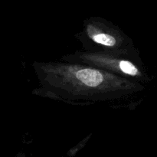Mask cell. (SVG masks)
I'll return each instance as SVG.
<instances>
[{"instance_id":"obj_2","label":"cell","mask_w":157,"mask_h":157,"mask_svg":"<svg viewBox=\"0 0 157 157\" xmlns=\"http://www.w3.org/2000/svg\"><path fill=\"white\" fill-rule=\"evenodd\" d=\"M79 40L88 52L128 53L124 34L104 19L90 18L85 21Z\"/></svg>"},{"instance_id":"obj_1","label":"cell","mask_w":157,"mask_h":157,"mask_svg":"<svg viewBox=\"0 0 157 157\" xmlns=\"http://www.w3.org/2000/svg\"><path fill=\"white\" fill-rule=\"evenodd\" d=\"M34 68L43 91L73 103L121 99L139 86L132 81L77 63H35Z\"/></svg>"},{"instance_id":"obj_3","label":"cell","mask_w":157,"mask_h":157,"mask_svg":"<svg viewBox=\"0 0 157 157\" xmlns=\"http://www.w3.org/2000/svg\"><path fill=\"white\" fill-rule=\"evenodd\" d=\"M127 55L128 53L118 52H78L64 56L62 60L99 69L130 81L131 78H140L141 72L137 66L127 58Z\"/></svg>"}]
</instances>
